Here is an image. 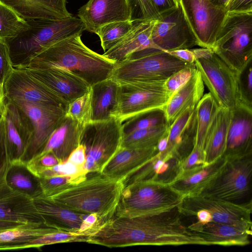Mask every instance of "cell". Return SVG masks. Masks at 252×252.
Wrapping results in <instances>:
<instances>
[{"instance_id": "obj_1", "label": "cell", "mask_w": 252, "mask_h": 252, "mask_svg": "<svg viewBox=\"0 0 252 252\" xmlns=\"http://www.w3.org/2000/svg\"><path fill=\"white\" fill-rule=\"evenodd\" d=\"M178 207L136 216L114 215L102 222L93 235L96 245L109 248L132 246L209 245L184 225Z\"/></svg>"}, {"instance_id": "obj_2", "label": "cell", "mask_w": 252, "mask_h": 252, "mask_svg": "<svg viewBox=\"0 0 252 252\" xmlns=\"http://www.w3.org/2000/svg\"><path fill=\"white\" fill-rule=\"evenodd\" d=\"M81 35L67 37L42 50L32 57L23 69L64 68L90 86L110 78L116 63L88 48Z\"/></svg>"}, {"instance_id": "obj_3", "label": "cell", "mask_w": 252, "mask_h": 252, "mask_svg": "<svg viewBox=\"0 0 252 252\" xmlns=\"http://www.w3.org/2000/svg\"><path fill=\"white\" fill-rule=\"evenodd\" d=\"M124 187V180L97 173L48 198L76 212L96 214L100 223L115 214Z\"/></svg>"}, {"instance_id": "obj_4", "label": "cell", "mask_w": 252, "mask_h": 252, "mask_svg": "<svg viewBox=\"0 0 252 252\" xmlns=\"http://www.w3.org/2000/svg\"><path fill=\"white\" fill-rule=\"evenodd\" d=\"M30 29L18 36L6 40L13 67L24 68L34 56L52 45L86 31L79 18L26 20Z\"/></svg>"}, {"instance_id": "obj_5", "label": "cell", "mask_w": 252, "mask_h": 252, "mask_svg": "<svg viewBox=\"0 0 252 252\" xmlns=\"http://www.w3.org/2000/svg\"><path fill=\"white\" fill-rule=\"evenodd\" d=\"M193 63L159 49L147 48L116 63L110 78L117 83L165 81L176 72Z\"/></svg>"}, {"instance_id": "obj_6", "label": "cell", "mask_w": 252, "mask_h": 252, "mask_svg": "<svg viewBox=\"0 0 252 252\" xmlns=\"http://www.w3.org/2000/svg\"><path fill=\"white\" fill-rule=\"evenodd\" d=\"M238 73L252 61V12L227 13L212 48Z\"/></svg>"}, {"instance_id": "obj_7", "label": "cell", "mask_w": 252, "mask_h": 252, "mask_svg": "<svg viewBox=\"0 0 252 252\" xmlns=\"http://www.w3.org/2000/svg\"><path fill=\"white\" fill-rule=\"evenodd\" d=\"M184 197L169 185L131 182L125 185L114 215L132 217L159 212L178 206Z\"/></svg>"}, {"instance_id": "obj_8", "label": "cell", "mask_w": 252, "mask_h": 252, "mask_svg": "<svg viewBox=\"0 0 252 252\" xmlns=\"http://www.w3.org/2000/svg\"><path fill=\"white\" fill-rule=\"evenodd\" d=\"M252 154L227 158L220 172L195 195L237 204L252 203Z\"/></svg>"}, {"instance_id": "obj_9", "label": "cell", "mask_w": 252, "mask_h": 252, "mask_svg": "<svg viewBox=\"0 0 252 252\" xmlns=\"http://www.w3.org/2000/svg\"><path fill=\"white\" fill-rule=\"evenodd\" d=\"M123 137V123L115 117L87 125L81 143L85 148L87 172L100 173L121 148Z\"/></svg>"}, {"instance_id": "obj_10", "label": "cell", "mask_w": 252, "mask_h": 252, "mask_svg": "<svg viewBox=\"0 0 252 252\" xmlns=\"http://www.w3.org/2000/svg\"><path fill=\"white\" fill-rule=\"evenodd\" d=\"M165 81L118 83L117 104L113 117L122 123L135 117L162 110L170 97Z\"/></svg>"}, {"instance_id": "obj_11", "label": "cell", "mask_w": 252, "mask_h": 252, "mask_svg": "<svg viewBox=\"0 0 252 252\" xmlns=\"http://www.w3.org/2000/svg\"><path fill=\"white\" fill-rule=\"evenodd\" d=\"M194 63L217 105L234 109L238 105L237 73L215 52L209 58L195 60Z\"/></svg>"}, {"instance_id": "obj_12", "label": "cell", "mask_w": 252, "mask_h": 252, "mask_svg": "<svg viewBox=\"0 0 252 252\" xmlns=\"http://www.w3.org/2000/svg\"><path fill=\"white\" fill-rule=\"evenodd\" d=\"M10 101L25 112L32 125V136L20 161L27 164L43 150L50 136L64 116L65 108L57 105Z\"/></svg>"}, {"instance_id": "obj_13", "label": "cell", "mask_w": 252, "mask_h": 252, "mask_svg": "<svg viewBox=\"0 0 252 252\" xmlns=\"http://www.w3.org/2000/svg\"><path fill=\"white\" fill-rule=\"evenodd\" d=\"M182 215L191 217L199 210L207 211L211 222L230 224L252 230V203L237 204L200 195L184 196L178 206Z\"/></svg>"}, {"instance_id": "obj_14", "label": "cell", "mask_w": 252, "mask_h": 252, "mask_svg": "<svg viewBox=\"0 0 252 252\" xmlns=\"http://www.w3.org/2000/svg\"><path fill=\"white\" fill-rule=\"evenodd\" d=\"M151 37L157 48L166 52L199 46L178 1L176 6L160 14Z\"/></svg>"}, {"instance_id": "obj_15", "label": "cell", "mask_w": 252, "mask_h": 252, "mask_svg": "<svg viewBox=\"0 0 252 252\" xmlns=\"http://www.w3.org/2000/svg\"><path fill=\"white\" fill-rule=\"evenodd\" d=\"M196 37L199 46L212 48L227 13L209 0H177Z\"/></svg>"}, {"instance_id": "obj_16", "label": "cell", "mask_w": 252, "mask_h": 252, "mask_svg": "<svg viewBox=\"0 0 252 252\" xmlns=\"http://www.w3.org/2000/svg\"><path fill=\"white\" fill-rule=\"evenodd\" d=\"M25 69L58 97L66 107L87 92L91 87L81 78L64 68L50 66Z\"/></svg>"}, {"instance_id": "obj_17", "label": "cell", "mask_w": 252, "mask_h": 252, "mask_svg": "<svg viewBox=\"0 0 252 252\" xmlns=\"http://www.w3.org/2000/svg\"><path fill=\"white\" fill-rule=\"evenodd\" d=\"M6 99L42 105L65 104L43 85L30 76L25 69L14 68L3 86Z\"/></svg>"}, {"instance_id": "obj_18", "label": "cell", "mask_w": 252, "mask_h": 252, "mask_svg": "<svg viewBox=\"0 0 252 252\" xmlns=\"http://www.w3.org/2000/svg\"><path fill=\"white\" fill-rule=\"evenodd\" d=\"M77 16L86 31L95 33L102 26L133 19L129 0H89L78 10Z\"/></svg>"}, {"instance_id": "obj_19", "label": "cell", "mask_w": 252, "mask_h": 252, "mask_svg": "<svg viewBox=\"0 0 252 252\" xmlns=\"http://www.w3.org/2000/svg\"><path fill=\"white\" fill-rule=\"evenodd\" d=\"M2 115L5 123L6 148L10 162L20 161L32 136L31 121L17 105L7 99Z\"/></svg>"}, {"instance_id": "obj_20", "label": "cell", "mask_w": 252, "mask_h": 252, "mask_svg": "<svg viewBox=\"0 0 252 252\" xmlns=\"http://www.w3.org/2000/svg\"><path fill=\"white\" fill-rule=\"evenodd\" d=\"M252 154V109L238 104L231 110L223 156L237 157Z\"/></svg>"}, {"instance_id": "obj_21", "label": "cell", "mask_w": 252, "mask_h": 252, "mask_svg": "<svg viewBox=\"0 0 252 252\" xmlns=\"http://www.w3.org/2000/svg\"><path fill=\"white\" fill-rule=\"evenodd\" d=\"M0 220L21 223L44 222L33 199L11 189L5 181L0 184Z\"/></svg>"}, {"instance_id": "obj_22", "label": "cell", "mask_w": 252, "mask_h": 252, "mask_svg": "<svg viewBox=\"0 0 252 252\" xmlns=\"http://www.w3.org/2000/svg\"><path fill=\"white\" fill-rule=\"evenodd\" d=\"M182 159L173 152H158L138 170L124 181V184L150 181L170 185L182 172Z\"/></svg>"}, {"instance_id": "obj_23", "label": "cell", "mask_w": 252, "mask_h": 252, "mask_svg": "<svg viewBox=\"0 0 252 252\" xmlns=\"http://www.w3.org/2000/svg\"><path fill=\"white\" fill-rule=\"evenodd\" d=\"M155 22L156 20L137 19L129 32L102 55L116 63L135 52L147 48L158 49L154 44L151 37Z\"/></svg>"}, {"instance_id": "obj_24", "label": "cell", "mask_w": 252, "mask_h": 252, "mask_svg": "<svg viewBox=\"0 0 252 252\" xmlns=\"http://www.w3.org/2000/svg\"><path fill=\"white\" fill-rule=\"evenodd\" d=\"M157 153V146L138 149L121 147L100 173L124 181L149 162Z\"/></svg>"}, {"instance_id": "obj_25", "label": "cell", "mask_w": 252, "mask_h": 252, "mask_svg": "<svg viewBox=\"0 0 252 252\" xmlns=\"http://www.w3.org/2000/svg\"><path fill=\"white\" fill-rule=\"evenodd\" d=\"M85 126L64 115L43 150L36 156L51 153L60 161H66L81 144Z\"/></svg>"}, {"instance_id": "obj_26", "label": "cell", "mask_w": 252, "mask_h": 252, "mask_svg": "<svg viewBox=\"0 0 252 252\" xmlns=\"http://www.w3.org/2000/svg\"><path fill=\"white\" fill-rule=\"evenodd\" d=\"M188 227L202 237L209 245L246 246L250 243L252 234V230L227 223L195 222Z\"/></svg>"}, {"instance_id": "obj_27", "label": "cell", "mask_w": 252, "mask_h": 252, "mask_svg": "<svg viewBox=\"0 0 252 252\" xmlns=\"http://www.w3.org/2000/svg\"><path fill=\"white\" fill-rule=\"evenodd\" d=\"M196 106L187 108L169 126L168 146L165 151L176 154L182 160L191 152L195 144Z\"/></svg>"}, {"instance_id": "obj_28", "label": "cell", "mask_w": 252, "mask_h": 252, "mask_svg": "<svg viewBox=\"0 0 252 252\" xmlns=\"http://www.w3.org/2000/svg\"><path fill=\"white\" fill-rule=\"evenodd\" d=\"M34 204L44 220L51 227L78 232L87 214L76 212L43 196L33 199Z\"/></svg>"}, {"instance_id": "obj_29", "label": "cell", "mask_w": 252, "mask_h": 252, "mask_svg": "<svg viewBox=\"0 0 252 252\" xmlns=\"http://www.w3.org/2000/svg\"><path fill=\"white\" fill-rule=\"evenodd\" d=\"M26 20L61 19L71 17L66 0H0Z\"/></svg>"}, {"instance_id": "obj_30", "label": "cell", "mask_w": 252, "mask_h": 252, "mask_svg": "<svg viewBox=\"0 0 252 252\" xmlns=\"http://www.w3.org/2000/svg\"><path fill=\"white\" fill-rule=\"evenodd\" d=\"M204 91V83L196 68L190 79L170 95L163 108L168 125L170 126L187 108L196 106L203 96Z\"/></svg>"}, {"instance_id": "obj_31", "label": "cell", "mask_w": 252, "mask_h": 252, "mask_svg": "<svg viewBox=\"0 0 252 252\" xmlns=\"http://www.w3.org/2000/svg\"><path fill=\"white\" fill-rule=\"evenodd\" d=\"M227 161L223 156L213 162L182 172L170 186L183 196L198 194L220 172Z\"/></svg>"}, {"instance_id": "obj_32", "label": "cell", "mask_w": 252, "mask_h": 252, "mask_svg": "<svg viewBox=\"0 0 252 252\" xmlns=\"http://www.w3.org/2000/svg\"><path fill=\"white\" fill-rule=\"evenodd\" d=\"M231 110L218 106L207 134L204 145L206 164L223 156Z\"/></svg>"}, {"instance_id": "obj_33", "label": "cell", "mask_w": 252, "mask_h": 252, "mask_svg": "<svg viewBox=\"0 0 252 252\" xmlns=\"http://www.w3.org/2000/svg\"><path fill=\"white\" fill-rule=\"evenodd\" d=\"M119 84L111 78L91 86V122H99L113 117L117 104Z\"/></svg>"}, {"instance_id": "obj_34", "label": "cell", "mask_w": 252, "mask_h": 252, "mask_svg": "<svg viewBox=\"0 0 252 252\" xmlns=\"http://www.w3.org/2000/svg\"><path fill=\"white\" fill-rule=\"evenodd\" d=\"M5 182L11 189L32 199L43 196L39 178L21 161L11 163Z\"/></svg>"}, {"instance_id": "obj_35", "label": "cell", "mask_w": 252, "mask_h": 252, "mask_svg": "<svg viewBox=\"0 0 252 252\" xmlns=\"http://www.w3.org/2000/svg\"><path fill=\"white\" fill-rule=\"evenodd\" d=\"M59 230L44 222L28 223L0 231V251L15 250L16 246Z\"/></svg>"}, {"instance_id": "obj_36", "label": "cell", "mask_w": 252, "mask_h": 252, "mask_svg": "<svg viewBox=\"0 0 252 252\" xmlns=\"http://www.w3.org/2000/svg\"><path fill=\"white\" fill-rule=\"evenodd\" d=\"M212 94H203L196 106V134L194 147L204 150L209 127L218 107Z\"/></svg>"}, {"instance_id": "obj_37", "label": "cell", "mask_w": 252, "mask_h": 252, "mask_svg": "<svg viewBox=\"0 0 252 252\" xmlns=\"http://www.w3.org/2000/svg\"><path fill=\"white\" fill-rule=\"evenodd\" d=\"M169 126L168 124L134 131L124 135L122 147L138 149L156 147Z\"/></svg>"}, {"instance_id": "obj_38", "label": "cell", "mask_w": 252, "mask_h": 252, "mask_svg": "<svg viewBox=\"0 0 252 252\" xmlns=\"http://www.w3.org/2000/svg\"><path fill=\"white\" fill-rule=\"evenodd\" d=\"M29 29L26 20L0 1V38L6 40L16 37Z\"/></svg>"}, {"instance_id": "obj_39", "label": "cell", "mask_w": 252, "mask_h": 252, "mask_svg": "<svg viewBox=\"0 0 252 252\" xmlns=\"http://www.w3.org/2000/svg\"><path fill=\"white\" fill-rule=\"evenodd\" d=\"M87 234L61 230L47 233L29 242L17 245L15 250L40 248L43 246L68 242H86Z\"/></svg>"}, {"instance_id": "obj_40", "label": "cell", "mask_w": 252, "mask_h": 252, "mask_svg": "<svg viewBox=\"0 0 252 252\" xmlns=\"http://www.w3.org/2000/svg\"><path fill=\"white\" fill-rule=\"evenodd\" d=\"M137 19L107 24L96 32L104 52L117 44L130 31Z\"/></svg>"}, {"instance_id": "obj_41", "label": "cell", "mask_w": 252, "mask_h": 252, "mask_svg": "<svg viewBox=\"0 0 252 252\" xmlns=\"http://www.w3.org/2000/svg\"><path fill=\"white\" fill-rule=\"evenodd\" d=\"M125 122L123 124L124 135L137 130L168 124L162 110L151 111L130 118Z\"/></svg>"}, {"instance_id": "obj_42", "label": "cell", "mask_w": 252, "mask_h": 252, "mask_svg": "<svg viewBox=\"0 0 252 252\" xmlns=\"http://www.w3.org/2000/svg\"><path fill=\"white\" fill-rule=\"evenodd\" d=\"M65 116L84 126L91 122V87L87 92L67 105L65 110Z\"/></svg>"}, {"instance_id": "obj_43", "label": "cell", "mask_w": 252, "mask_h": 252, "mask_svg": "<svg viewBox=\"0 0 252 252\" xmlns=\"http://www.w3.org/2000/svg\"><path fill=\"white\" fill-rule=\"evenodd\" d=\"M88 174L84 168L78 167L66 160L54 166L41 169L35 174L39 178L59 175L69 176L76 184L84 180Z\"/></svg>"}, {"instance_id": "obj_44", "label": "cell", "mask_w": 252, "mask_h": 252, "mask_svg": "<svg viewBox=\"0 0 252 252\" xmlns=\"http://www.w3.org/2000/svg\"><path fill=\"white\" fill-rule=\"evenodd\" d=\"M252 61L237 73L238 104L252 109Z\"/></svg>"}, {"instance_id": "obj_45", "label": "cell", "mask_w": 252, "mask_h": 252, "mask_svg": "<svg viewBox=\"0 0 252 252\" xmlns=\"http://www.w3.org/2000/svg\"><path fill=\"white\" fill-rule=\"evenodd\" d=\"M43 196L50 198L72 185L74 180L69 176H54L39 178Z\"/></svg>"}, {"instance_id": "obj_46", "label": "cell", "mask_w": 252, "mask_h": 252, "mask_svg": "<svg viewBox=\"0 0 252 252\" xmlns=\"http://www.w3.org/2000/svg\"><path fill=\"white\" fill-rule=\"evenodd\" d=\"M196 70L195 64L193 63L173 74L164 82L166 91L171 95L190 79Z\"/></svg>"}, {"instance_id": "obj_47", "label": "cell", "mask_w": 252, "mask_h": 252, "mask_svg": "<svg viewBox=\"0 0 252 252\" xmlns=\"http://www.w3.org/2000/svg\"><path fill=\"white\" fill-rule=\"evenodd\" d=\"M13 68L8 44L5 39L0 38V86L3 87Z\"/></svg>"}, {"instance_id": "obj_48", "label": "cell", "mask_w": 252, "mask_h": 252, "mask_svg": "<svg viewBox=\"0 0 252 252\" xmlns=\"http://www.w3.org/2000/svg\"><path fill=\"white\" fill-rule=\"evenodd\" d=\"M10 164L6 144L4 120L2 115L0 118V184L5 181Z\"/></svg>"}, {"instance_id": "obj_49", "label": "cell", "mask_w": 252, "mask_h": 252, "mask_svg": "<svg viewBox=\"0 0 252 252\" xmlns=\"http://www.w3.org/2000/svg\"><path fill=\"white\" fill-rule=\"evenodd\" d=\"M206 164L205 153L196 147L182 160V172L189 171L202 167Z\"/></svg>"}, {"instance_id": "obj_50", "label": "cell", "mask_w": 252, "mask_h": 252, "mask_svg": "<svg viewBox=\"0 0 252 252\" xmlns=\"http://www.w3.org/2000/svg\"><path fill=\"white\" fill-rule=\"evenodd\" d=\"M61 162L53 154L48 153L45 154L36 156L27 163L28 168L34 174L39 170L54 166Z\"/></svg>"}, {"instance_id": "obj_51", "label": "cell", "mask_w": 252, "mask_h": 252, "mask_svg": "<svg viewBox=\"0 0 252 252\" xmlns=\"http://www.w3.org/2000/svg\"><path fill=\"white\" fill-rule=\"evenodd\" d=\"M138 6L139 18L141 19L157 20L160 14L155 8L151 0H135Z\"/></svg>"}, {"instance_id": "obj_52", "label": "cell", "mask_w": 252, "mask_h": 252, "mask_svg": "<svg viewBox=\"0 0 252 252\" xmlns=\"http://www.w3.org/2000/svg\"><path fill=\"white\" fill-rule=\"evenodd\" d=\"M225 9L227 13L252 12V0H229Z\"/></svg>"}, {"instance_id": "obj_53", "label": "cell", "mask_w": 252, "mask_h": 252, "mask_svg": "<svg viewBox=\"0 0 252 252\" xmlns=\"http://www.w3.org/2000/svg\"><path fill=\"white\" fill-rule=\"evenodd\" d=\"M86 159L85 148L81 143L71 153L66 160L78 167L84 168Z\"/></svg>"}, {"instance_id": "obj_54", "label": "cell", "mask_w": 252, "mask_h": 252, "mask_svg": "<svg viewBox=\"0 0 252 252\" xmlns=\"http://www.w3.org/2000/svg\"><path fill=\"white\" fill-rule=\"evenodd\" d=\"M170 55L189 63H194L193 54L189 49H180L167 52Z\"/></svg>"}, {"instance_id": "obj_55", "label": "cell", "mask_w": 252, "mask_h": 252, "mask_svg": "<svg viewBox=\"0 0 252 252\" xmlns=\"http://www.w3.org/2000/svg\"><path fill=\"white\" fill-rule=\"evenodd\" d=\"M151 1L159 14L175 7L178 4L177 0H151Z\"/></svg>"}, {"instance_id": "obj_56", "label": "cell", "mask_w": 252, "mask_h": 252, "mask_svg": "<svg viewBox=\"0 0 252 252\" xmlns=\"http://www.w3.org/2000/svg\"><path fill=\"white\" fill-rule=\"evenodd\" d=\"M192 51L195 61L200 59H206L210 57L214 52L211 48H195L191 49Z\"/></svg>"}, {"instance_id": "obj_57", "label": "cell", "mask_w": 252, "mask_h": 252, "mask_svg": "<svg viewBox=\"0 0 252 252\" xmlns=\"http://www.w3.org/2000/svg\"><path fill=\"white\" fill-rule=\"evenodd\" d=\"M22 224L24 223L17 222L0 220V231L11 229Z\"/></svg>"}, {"instance_id": "obj_58", "label": "cell", "mask_w": 252, "mask_h": 252, "mask_svg": "<svg viewBox=\"0 0 252 252\" xmlns=\"http://www.w3.org/2000/svg\"><path fill=\"white\" fill-rule=\"evenodd\" d=\"M6 100L3 87L0 86V118L3 112Z\"/></svg>"}, {"instance_id": "obj_59", "label": "cell", "mask_w": 252, "mask_h": 252, "mask_svg": "<svg viewBox=\"0 0 252 252\" xmlns=\"http://www.w3.org/2000/svg\"><path fill=\"white\" fill-rule=\"evenodd\" d=\"M216 6L225 9L229 0H209Z\"/></svg>"}]
</instances>
